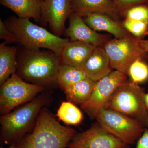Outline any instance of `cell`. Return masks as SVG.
I'll list each match as a JSON object with an SVG mask.
<instances>
[{"label": "cell", "instance_id": "15", "mask_svg": "<svg viewBox=\"0 0 148 148\" xmlns=\"http://www.w3.org/2000/svg\"><path fill=\"white\" fill-rule=\"evenodd\" d=\"M72 13L82 16L90 13H101L111 18L117 16L118 7L113 0H71Z\"/></svg>", "mask_w": 148, "mask_h": 148}, {"label": "cell", "instance_id": "4", "mask_svg": "<svg viewBox=\"0 0 148 148\" xmlns=\"http://www.w3.org/2000/svg\"><path fill=\"white\" fill-rule=\"evenodd\" d=\"M4 24L27 50L36 51L41 48L47 49L59 57L64 46L70 41L34 24L29 18L12 17Z\"/></svg>", "mask_w": 148, "mask_h": 148}, {"label": "cell", "instance_id": "24", "mask_svg": "<svg viewBox=\"0 0 148 148\" xmlns=\"http://www.w3.org/2000/svg\"><path fill=\"white\" fill-rule=\"evenodd\" d=\"M126 19L148 22V6L140 5L135 6L127 10Z\"/></svg>", "mask_w": 148, "mask_h": 148}, {"label": "cell", "instance_id": "29", "mask_svg": "<svg viewBox=\"0 0 148 148\" xmlns=\"http://www.w3.org/2000/svg\"><path fill=\"white\" fill-rule=\"evenodd\" d=\"M145 101L146 107H147L148 111V93H146L145 96Z\"/></svg>", "mask_w": 148, "mask_h": 148}, {"label": "cell", "instance_id": "27", "mask_svg": "<svg viewBox=\"0 0 148 148\" xmlns=\"http://www.w3.org/2000/svg\"><path fill=\"white\" fill-rule=\"evenodd\" d=\"M135 148H148V129L146 128L145 131L137 142Z\"/></svg>", "mask_w": 148, "mask_h": 148}, {"label": "cell", "instance_id": "10", "mask_svg": "<svg viewBox=\"0 0 148 148\" xmlns=\"http://www.w3.org/2000/svg\"><path fill=\"white\" fill-rule=\"evenodd\" d=\"M68 148H129V145L105 130L98 122L82 132L76 133Z\"/></svg>", "mask_w": 148, "mask_h": 148}, {"label": "cell", "instance_id": "11", "mask_svg": "<svg viewBox=\"0 0 148 148\" xmlns=\"http://www.w3.org/2000/svg\"><path fill=\"white\" fill-rule=\"evenodd\" d=\"M72 13L71 0H42L40 20L48 23L53 34L60 37Z\"/></svg>", "mask_w": 148, "mask_h": 148}, {"label": "cell", "instance_id": "6", "mask_svg": "<svg viewBox=\"0 0 148 148\" xmlns=\"http://www.w3.org/2000/svg\"><path fill=\"white\" fill-rule=\"evenodd\" d=\"M95 119L107 132L129 146L137 143L146 129L130 117L106 108L98 111Z\"/></svg>", "mask_w": 148, "mask_h": 148}, {"label": "cell", "instance_id": "12", "mask_svg": "<svg viewBox=\"0 0 148 148\" xmlns=\"http://www.w3.org/2000/svg\"><path fill=\"white\" fill-rule=\"evenodd\" d=\"M69 18V27L66 29V34L71 41L82 42L96 47H101L107 42L106 36L91 29L79 14L72 13Z\"/></svg>", "mask_w": 148, "mask_h": 148}, {"label": "cell", "instance_id": "16", "mask_svg": "<svg viewBox=\"0 0 148 148\" xmlns=\"http://www.w3.org/2000/svg\"><path fill=\"white\" fill-rule=\"evenodd\" d=\"M84 20L95 31H105L113 35L116 38L129 36L125 29L110 16L101 13H90L85 14Z\"/></svg>", "mask_w": 148, "mask_h": 148}, {"label": "cell", "instance_id": "18", "mask_svg": "<svg viewBox=\"0 0 148 148\" xmlns=\"http://www.w3.org/2000/svg\"><path fill=\"white\" fill-rule=\"evenodd\" d=\"M96 82L86 77L66 88L64 91L67 100L82 106L90 98Z\"/></svg>", "mask_w": 148, "mask_h": 148}, {"label": "cell", "instance_id": "3", "mask_svg": "<svg viewBox=\"0 0 148 148\" xmlns=\"http://www.w3.org/2000/svg\"><path fill=\"white\" fill-rule=\"evenodd\" d=\"M60 64L59 56L53 52L25 49L17 61L15 73L30 83L45 87L57 84Z\"/></svg>", "mask_w": 148, "mask_h": 148}, {"label": "cell", "instance_id": "25", "mask_svg": "<svg viewBox=\"0 0 148 148\" xmlns=\"http://www.w3.org/2000/svg\"><path fill=\"white\" fill-rule=\"evenodd\" d=\"M0 39L4 40L7 43H18V40L16 36L8 29L1 18L0 19Z\"/></svg>", "mask_w": 148, "mask_h": 148}, {"label": "cell", "instance_id": "20", "mask_svg": "<svg viewBox=\"0 0 148 148\" xmlns=\"http://www.w3.org/2000/svg\"><path fill=\"white\" fill-rule=\"evenodd\" d=\"M86 77L82 69L61 64L57 75V84L64 90L66 88Z\"/></svg>", "mask_w": 148, "mask_h": 148}, {"label": "cell", "instance_id": "23", "mask_svg": "<svg viewBox=\"0 0 148 148\" xmlns=\"http://www.w3.org/2000/svg\"><path fill=\"white\" fill-rule=\"evenodd\" d=\"M123 27L138 38L144 36L148 33V22L126 19L123 23Z\"/></svg>", "mask_w": 148, "mask_h": 148}, {"label": "cell", "instance_id": "1", "mask_svg": "<svg viewBox=\"0 0 148 148\" xmlns=\"http://www.w3.org/2000/svg\"><path fill=\"white\" fill-rule=\"evenodd\" d=\"M51 100L50 95L43 91L32 101L1 116V145H16L32 129L43 108Z\"/></svg>", "mask_w": 148, "mask_h": 148}, {"label": "cell", "instance_id": "9", "mask_svg": "<svg viewBox=\"0 0 148 148\" xmlns=\"http://www.w3.org/2000/svg\"><path fill=\"white\" fill-rule=\"evenodd\" d=\"M127 80V75L119 71H112L96 82L89 100L81 106V108L90 119H95L101 109L107 103L118 88Z\"/></svg>", "mask_w": 148, "mask_h": 148}, {"label": "cell", "instance_id": "7", "mask_svg": "<svg viewBox=\"0 0 148 148\" xmlns=\"http://www.w3.org/2000/svg\"><path fill=\"white\" fill-rule=\"evenodd\" d=\"M45 90L43 86L26 82L16 73L13 74L1 86V115L32 101Z\"/></svg>", "mask_w": 148, "mask_h": 148}, {"label": "cell", "instance_id": "22", "mask_svg": "<svg viewBox=\"0 0 148 148\" xmlns=\"http://www.w3.org/2000/svg\"><path fill=\"white\" fill-rule=\"evenodd\" d=\"M142 58H138L131 64L128 70V75L132 81L138 84L148 79V65Z\"/></svg>", "mask_w": 148, "mask_h": 148}, {"label": "cell", "instance_id": "5", "mask_svg": "<svg viewBox=\"0 0 148 148\" xmlns=\"http://www.w3.org/2000/svg\"><path fill=\"white\" fill-rule=\"evenodd\" d=\"M146 92L138 84L127 80L116 90L105 108L118 111L148 127Z\"/></svg>", "mask_w": 148, "mask_h": 148}, {"label": "cell", "instance_id": "28", "mask_svg": "<svg viewBox=\"0 0 148 148\" xmlns=\"http://www.w3.org/2000/svg\"><path fill=\"white\" fill-rule=\"evenodd\" d=\"M141 46L145 52L148 53V40H140Z\"/></svg>", "mask_w": 148, "mask_h": 148}, {"label": "cell", "instance_id": "21", "mask_svg": "<svg viewBox=\"0 0 148 148\" xmlns=\"http://www.w3.org/2000/svg\"><path fill=\"white\" fill-rule=\"evenodd\" d=\"M56 115L60 120L69 125H77L83 119L82 111L75 104L69 101L61 103Z\"/></svg>", "mask_w": 148, "mask_h": 148}, {"label": "cell", "instance_id": "14", "mask_svg": "<svg viewBox=\"0 0 148 148\" xmlns=\"http://www.w3.org/2000/svg\"><path fill=\"white\" fill-rule=\"evenodd\" d=\"M112 69L105 49L97 47L85 64L83 70L88 78L97 82L112 71Z\"/></svg>", "mask_w": 148, "mask_h": 148}, {"label": "cell", "instance_id": "8", "mask_svg": "<svg viewBox=\"0 0 148 148\" xmlns=\"http://www.w3.org/2000/svg\"><path fill=\"white\" fill-rule=\"evenodd\" d=\"M104 49L108 56L112 69L126 75L131 64L147 53L141 46L140 39L130 36L108 41Z\"/></svg>", "mask_w": 148, "mask_h": 148}, {"label": "cell", "instance_id": "26", "mask_svg": "<svg viewBox=\"0 0 148 148\" xmlns=\"http://www.w3.org/2000/svg\"><path fill=\"white\" fill-rule=\"evenodd\" d=\"M117 7H125L133 5L148 3V0H113Z\"/></svg>", "mask_w": 148, "mask_h": 148}, {"label": "cell", "instance_id": "19", "mask_svg": "<svg viewBox=\"0 0 148 148\" xmlns=\"http://www.w3.org/2000/svg\"><path fill=\"white\" fill-rule=\"evenodd\" d=\"M4 42L0 45V85H1L13 74L17 69L16 59L17 48L6 45Z\"/></svg>", "mask_w": 148, "mask_h": 148}, {"label": "cell", "instance_id": "2", "mask_svg": "<svg viewBox=\"0 0 148 148\" xmlns=\"http://www.w3.org/2000/svg\"><path fill=\"white\" fill-rule=\"evenodd\" d=\"M32 133L16 145L18 148H66L77 132L61 125L53 114L44 107L40 112Z\"/></svg>", "mask_w": 148, "mask_h": 148}, {"label": "cell", "instance_id": "17", "mask_svg": "<svg viewBox=\"0 0 148 148\" xmlns=\"http://www.w3.org/2000/svg\"><path fill=\"white\" fill-rule=\"evenodd\" d=\"M42 0H0L1 5L14 12L20 18L41 19Z\"/></svg>", "mask_w": 148, "mask_h": 148}, {"label": "cell", "instance_id": "13", "mask_svg": "<svg viewBox=\"0 0 148 148\" xmlns=\"http://www.w3.org/2000/svg\"><path fill=\"white\" fill-rule=\"evenodd\" d=\"M95 47L87 43L70 40L61 51L59 57L60 63L83 70L85 64Z\"/></svg>", "mask_w": 148, "mask_h": 148}, {"label": "cell", "instance_id": "30", "mask_svg": "<svg viewBox=\"0 0 148 148\" xmlns=\"http://www.w3.org/2000/svg\"><path fill=\"white\" fill-rule=\"evenodd\" d=\"M0 148H3L1 147ZM6 148H18V147H17V146L16 145H11L10 146Z\"/></svg>", "mask_w": 148, "mask_h": 148}]
</instances>
